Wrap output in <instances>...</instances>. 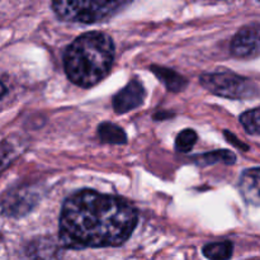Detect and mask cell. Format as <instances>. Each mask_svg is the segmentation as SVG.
Returning a JSON list of instances; mask_svg holds the SVG:
<instances>
[{"mask_svg": "<svg viewBox=\"0 0 260 260\" xmlns=\"http://www.w3.org/2000/svg\"><path fill=\"white\" fill-rule=\"evenodd\" d=\"M201 84L212 94L223 98L244 101L258 95V86L250 79L236 75L231 71L203 74Z\"/></svg>", "mask_w": 260, "mask_h": 260, "instance_id": "obj_4", "label": "cell"}, {"mask_svg": "<svg viewBox=\"0 0 260 260\" xmlns=\"http://www.w3.org/2000/svg\"><path fill=\"white\" fill-rule=\"evenodd\" d=\"M145 95H146L145 88L140 81H129L112 99L114 111L117 113H127V112L141 106L145 99Z\"/></svg>", "mask_w": 260, "mask_h": 260, "instance_id": "obj_6", "label": "cell"}, {"mask_svg": "<svg viewBox=\"0 0 260 260\" xmlns=\"http://www.w3.org/2000/svg\"><path fill=\"white\" fill-rule=\"evenodd\" d=\"M197 134H196L194 129L187 128L183 129L182 132H179V135L175 139V149L179 152L183 154H187L190 150L194 147L196 142H197Z\"/></svg>", "mask_w": 260, "mask_h": 260, "instance_id": "obj_13", "label": "cell"}, {"mask_svg": "<svg viewBox=\"0 0 260 260\" xmlns=\"http://www.w3.org/2000/svg\"><path fill=\"white\" fill-rule=\"evenodd\" d=\"M15 157V147L12 142L3 141L0 144V173L10 164Z\"/></svg>", "mask_w": 260, "mask_h": 260, "instance_id": "obj_15", "label": "cell"}, {"mask_svg": "<svg viewBox=\"0 0 260 260\" xmlns=\"http://www.w3.org/2000/svg\"><path fill=\"white\" fill-rule=\"evenodd\" d=\"M239 189L246 202L254 206L260 205V168L246 169L241 174Z\"/></svg>", "mask_w": 260, "mask_h": 260, "instance_id": "obj_8", "label": "cell"}, {"mask_svg": "<svg viewBox=\"0 0 260 260\" xmlns=\"http://www.w3.org/2000/svg\"><path fill=\"white\" fill-rule=\"evenodd\" d=\"M35 193H30L25 189H15L8 192L5 198L3 200V211L9 216H22L25 212L30 211L32 206L35 205Z\"/></svg>", "mask_w": 260, "mask_h": 260, "instance_id": "obj_7", "label": "cell"}, {"mask_svg": "<svg viewBox=\"0 0 260 260\" xmlns=\"http://www.w3.org/2000/svg\"><path fill=\"white\" fill-rule=\"evenodd\" d=\"M225 135H226V137H228L229 141H230L231 144L235 145V146L240 147V149H245V150L248 149V146H245V145H244V144H241V141H239V140L236 139V137L234 136V135H231L230 132H229V131H226V132H225Z\"/></svg>", "mask_w": 260, "mask_h": 260, "instance_id": "obj_16", "label": "cell"}, {"mask_svg": "<svg viewBox=\"0 0 260 260\" xmlns=\"http://www.w3.org/2000/svg\"><path fill=\"white\" fill-rule=\"evenodd\" d=\"M136 208L114 196L90 189L74 193L60 215V241L63 248L86 249L119 246L137 226Z\"/></svg>", "mask_w": 260, "mask_h": 260, "instance_id": "obj_1", "label": "cell"}, {"mask_svg": "<svg viewBox=\"0 0 260 260\" xmlns=\"http://www.w3.org/2000/svg\"><path fill=\"white\" fill-rule=\"evenodd\" d=\"M231 53L239 58H251L260 55V24L241 28L231 42Z\"/></svg>", "mask_w": 260, "mask_h": 260, "instance_id": "obj_5", "label": "cell"}, {"mask_svg": "<svg viewBox=\"0 0 260 260\" xmlns=\"http://www.w3.org/2000/svg\"><path fill=\"white\" fill-rule=\"evenodd\" d=\"M198 164L201 165H212L216 162H225V164H234L236 156L234 152L229 150H216V151H210L205 155H200L196 157Z\"/></svg>", "mask_w": 260, "mask_h": 260, "instance_id": "obj_12", "label": "cell"}, {"mask_svg": "<svg viewBox=\"0 0 260 260\" xmlns=\"http://www.w3.org/2000/svg\"><path fill=\"white\" fill-rule=\"evenodd\" d=\"M5 93H7V88H5L4 84H3L2 81H0V99H2L3 96L5 95Z\"/></svg>", "mask_w": 260, "mask_h": 260, "instance_id": "obj_17", "label": "cell"}, {"mask_svg": "<svg viewBox=\"0 0 260 260\" xmlns=\"http://www.w3.org/2000/svg\"><path fill=\"white\" fill-rule=\"evenodd\" d=\"M240 122L249 134H260V108L246 111L240 116Z\"/></svg>", "mask_w": 260, "mask_h": 260, "instance_id": "obj_14", "label": "cell"}, {"mask_svg": "<svg viewBox=\"0 0 260 260\" xmlns=\"http://www.w3.org/2000/svg\"><path fill=\"white\" fill-rule=\"evenodd\" d=\"M127 4L123 2H53L52 9L60 19L90 24L112 18Z\"/></svg>", "mask_w": 260, "mask_h": 260, "instance_id": "obj_3", "label": "cell"}, {"mask_svg": "<svg viewBox=\"0 0 260 260\" xmlns=\"http://www.w3.org/2000/svg\"><path fill=\"white\" fill-rule=\"evenodd\" d=\"M114 60V43L102 32L84 33L76 38L63 55L68 78L81 88H90L109 74Z\"/></svg>", "mask_w": 260, "mask_h": 260, "instance_id": "obj_2", "label": "cell"}, {"mask_svg": "<svg viewBox=\"0 0 260 260\" xmlns=\"http://www.w3.org/2000/svg\"><path fill=\"white\" fill-rule=\"evenodd\" d=\"M99 139L107 144L123 145L127 142V136L123 129L111 122H103L98 127Z\"/></svg>", "mask_w": 260, "mask_h": 260, "instance_id": "obj_10", "label": "cell"}, {"mask_svg": "<svg viewBox=\"0 0 260 260\" xmlns=\"http://www.w3.org/2000/svg\"><path fill=\"white\" fill-rule=\"evenodd\" d=\"M203 255L210 260H230L234 253L231 241L210 243L203 246Z\"/></svg>", "mask_w": 260, "mask_h": 260, "instance_id": "obj_11", "label": "cell"}, {"mask_svg": "<svg viewBox=\"0 0 260 260\" xmlns=\"http://www.w3.org/2000/svg\"><path fill=\"white\" fill-rule=\"evenodd\" d=\"M150 70L164 84L165 88L169 91H173V93L182 91L188 84L187 79L184 76H182L175 70H172V69L162 68V66H151Z\"/></svg>", "mask_w": 260, "mask_h": 260, "instance_id": "obj_9", "label": "cell"}]
</instances>
